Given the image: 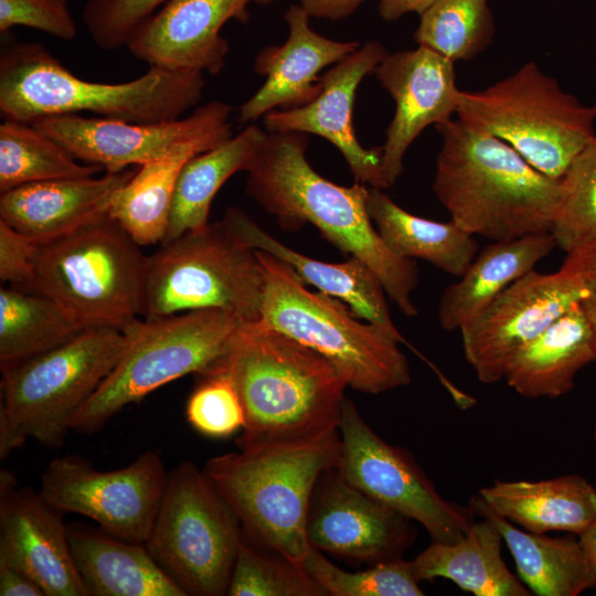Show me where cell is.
Segmentation results:
<instances>
[{
    "instance_id": "38",
    "label": "cell",
    "mask_w": 596,
    "mask_h": 596,
    "mask_svg": "<svg viewBox=\"0 0 596 596\" xmlns=\"http://www.w3.org/2000/svg\"><path fill=\"white\" fill-rule=\"evenodd\" d=\"M227 595L327 596L302 567L251 543L244 535L233 566Z\"/></svg>"
},
{
    "instance_id": "31",
    "label": "cell",
    "mask_w": 596,
    "mask_h": 596,
    "mask_svg": "<svg viewBox=\"0 0 596 596\" xmlns=\"http://www.w3.org/2000/svg\"><path fill=\"white\" fill-rule=\"evenodd\" d=\"M221 142L209 138L183 141L162 157L139 166L115 192L107 213L139 246L161 244L182 168L194 156Z\"/></svg>"
},
{
    "instance_id": "28",
    "label": "cell",
    "mask_w": 596,
    "mask_h": 596,
    "mask_svg": "<svg viewBox=\"0 0 596 596\" xmlns=\"http://www.w3.org/2000/svg\"><path fill=\"white\" fill-rule=\"evenodd\" d=\"M478 493L496 513L533 533L562 531L578 536L596 519V488L579 475L496 480Z\"/></svg>"
},
{
    "instance_id": "37",
    "label": "cell",
    "mask_w": 596,
    "mask_h": 596,
    "mask_svg": "<svg viewBox=\"0 0 596 596\" xmlns=\"http://www.w3.org/2000/svg\"><path fill=\"white\" fill-rule=\"evenodd\" d=\"M304 571L324 590L327 596H422L412 561L397 557L370 565L356 572L332 564L322 552L311 549Z\"/></svg>"
},
{
    "instance_id": "50",
    "label": "cell",
    "mask_w": 596,
    "mask_h": 596,
    "mask_svg": "<svg viewBox=\"0 0 596 596\" xmlns=\"http://www.w3.org/2000/svg\"><path fill=\"white\" fill-rule=\"evenodd\" d=\"M594 439L596 440V427H595V430H594Z\"/></svg>"
},
{
    "instance_id": "45",
    "label": "cell",
    "mask_w": 596,
    "mask_h": 596,
    "mask_svg": "<svg viewBox=\"0 0 596 596\" xmlns=\"http://www.w3.org/2000/svg\"><path fill=\"white\" fill-rule=\"evenodd\" d=\"M1 596H45L40 585L24 572L0 562Z\"/></svg>"
},
{
    "instance_id": "12",
    "label": "cell",
    "mask_w": 596,
    "mask_h": 596,
    "mask_svg": "<svg viewBox=\"0 0 596 596\" xmlns=\"http://www.w3.org/2000/svg\"><path fill=\"white\" fill-rule=\"evenodd\" d=\"M243 531L238 518L190 460L168 473L145 542L156 562L189 595H227Z\"/></svg>"
},
{
    "instance_id": "48",
    "label": "cell",
    "mask_w": 596,
    "mask_h": 596,
    "mask_svg": "<svg viewBox=\"0 0 596 596\" xmlns=\"http://www.w3.org/2000/svg\"><path fill=\"white\" fill-rule=\"evenodd\" d=\"M578 540L596 576V519L578 535Z\"/></svg>"
},
{
    "instance_id": "22",
    "label": "cell",
    "mask_w": 596,
    "mask_h": 596,
    "mask_svg": "<svg viewBox=\"0 0 596 596\" xmlns=\"http://www.w3.org/2000/svg\"><path fill=\"white\" fill-rule=\"evenodd\" d=\"M309 18L301 6H291L285 13L286 41L257 54L254 71L266 79L240 106L241 123L255 121L278 107L288 109L309 103L320 91V72L361 46L355 41H336L317 33Z\"/></svg>"
},
{
    "instance_id": "32",
    "label": "cell",
    "mask_w": 596,
    "mask_h": 596,
    "mask_svg": "<svg viewBox=\"0 0 596 596\" xmlns=\"http://www.w3.org/2000/svg\"><path fill=\"white\" fill-rule=\"evenodd\" d=\"M368 212L387 247L409 259L428 262L460 277L478 254L475 236L453 220L436 222L414 215L396 204L383 189H369Z\"/></svg>"
},
{
    "instance_id": "6",
    "label": "cell",
    "mask_w": 596,
    "mask_h": 596,
    "mask_svg": "<svg viewBox=\"0 0 596 596\" xmlns=\"http://www.w3.org/2000/svg\"><path fill=\"white\" fill-rule=\"evenodd\" d=\"M257 256L264 275L259 322L321 354L355 391L375 395L411 382L400 348L404 338L356 317L338 298L310 291L276 256L264 251Z\"/></svg>"
},
{
    "instance_id": "5",
    "label": "cell",
    "mask_w": 596,
    "mask_h": 596,
    "mask_svg": "<svg viewBox=\"0 0 596 596\" xmlns=\"http://www.w3.org/2000/svg\"><path fill=\"white\" fill-rule=\"evenodd\" d=\"M204 83L202 73L158 66L125 83L89 82L70 72L44 45L15 41L0 54V114L29 124L81 111L132 123L167 121L200 102Z\"/></svg>"
},
{
    "instance_id": "33",
    "label": "cell",
    "mask_w": 596,
    "mask_h": 596,
    "mask_svg": "<svg viewBox=\"0 0 596 596\" xmlns=\"http://www.w3.org/2000/svg\"><path fill=\"white\" fill-rule=\"evenodd\" d=\"M266 135L263 128L251 125L184 164L174 189L168 232L161 244L209 224L214 196L233 174L246 170Z\"/></svg>"
},
{
    "instance_id": "34",
    "label": "cell",
    "mask_w": 596,
    "mask_h": 596,
    "mask_svg": "<svg viewBox=\"0 0 596 596\" xmlns=\"http://www.w3.org/2000/svg\"><path fill=\"white\" fill-rule=\"evenodd\" d=\"M85 329L52 298L19 287H1L0 366L45 352Z\"/></svg>"
},
{
    "instance_id": "4",
    "label": "cell",
    "mask_w": 596,
    "mask_h": 596,
    "mask_svg": "<svg viewBox=\"0 0 596 596\" xmlns=\"http://www.w3.org/2000/svg\"><path fill=\"white\" fill-rule=\"evenodd\" d=\"M340 462L337 430L238 447L207 459L203 471L235 512L246 540L302 567L312 549L307 522L316 487Z\"/></svg>"
},
{
    "instance_id": "3",
    "label": "cell",
    "mask_w": 596,
    "mask_h": 596,
    "mask_svg": "<svg viewBox=\"0 0 596 596\" xmlns=\"http://www.w3.org/2000/svg\"><path fill=\"white\" fill-rule=\"evenodd\" d=\"M436 128L443 141L433 190L450 220L491 241L551 232L561 179L543 174L507 142L460 119Z\"/></svg>"
},
{
    "instance_id": "29",
    "label": "cell",
    "mask_w": 596,
    "mask_h": 596,
    "mask_svg": "<svg viewBox=\"0 0 596 596\" xmlns=\"http://www.w3.org/2000/svg\"><path fill=\"white\" fill-rule=\"evenodd\" d=\"M469 507L476 517L491 521L511 553L518 576L538 596H577L596 587L594 575L578 539L547 536L518 528L496 513L479 496Z\"/></svg>"
},
{
    "instance_id": "14",
    "label": "cell",
    "mask_w": 596,
    "mask_h": 596,
    "mask_svg": "<svg viewBox=\"0 0 596 596\" xmlns=\"http://www.w3.org/2000/svg\"><path fill=\"white\" fill-rule=\"evenodd\" d=\"M159 450L142 453L128 466L100 471L86 459L54 458L41 476L40 494L62 513H76L116 538L145 543L168 479Z\"/></svg>"
},
{
    "instance_id": "20",
    "label": "cell",
    "mask_w": 596,
    "mask_h": 596,
    "mask_svg": "<svg viewBox=\"0 0 596 596\" xmlns=\"http://www.w3.org/2000/svg\"><path fill=\"white\" fill-rule=\"evenodd\" d=\"M373 73L395 103L381 157L387 189L402 174L404 156L419 134L456 114L459 89L454 63L424 46L387 53Z\"/></svg>"
},
{
    "instance_id": "13",
    "label": "cell",
    "mask_w": 596,
    "mask_h": 596,
    "mask_svg": "<svg viewBox=\"0 0 596 596\" xmlns=\"http://www.w3.org/2000/svg\"><path fill=\"white\" fill-rule=\"evenodd\" d=\"M344 479L424 526L432 542L455 543L476 521L471 508L444 499L405 449L381 438L345 398L339 423Z\"/></svg>"
},
{
    "instance_id": "49",
    "label": "cell",
    "mask_w": 596,
    "mask_h": 596,
    "mask_svg": "<svg viewBox=\"0 0 596 596\" xmlns=\"http://www.w3.org/2000/svg\"><path fill=\"white\" fill-rule=\"evenodd\" d=\"M253 1L257 2L258 4H267L274 0H253Z\"/></svg>"
},
{
    "instance_id": "26",
    "label": "cell",
    "mask_w": 596,
    "mask_h": 596,
    "mask_svg": "<svg viewBox=\"0 0 596 596\" xmlns=\"http://www.w3.org/2000/svg\"><path fill=\"white\" fill-rule=\"evenodd\" d=\"M594 361L595 332L578 305L529 342L503 379L523 397L556 398L572 391L577 372Z\"/></svg>"
},
{
    "instance_id": "36",
    "label": "cell",
    "mask_w": 596,
    "mask_h": 596,
    "mask_svg": "<svg viewBox=\"0 0 596 596\" xmlns=\"http://www.w3.org/2000/svg\"><path fill=\"white\" fill-rule=\"evenodd\" d=\"M419 15L415 42L453 63L476 56L494 33L488 0H436Z\"/></svg>"
},
{
    "instance_id": "10",
    "label": "cell",
    "mask_w": 596,
    "mask_h": 596,
    "mask_svg": "<svg viewBox=\"0 0 596 596\" xmlns=\"http://www.w3.org/2000/svg\"><path fill=\"white\" fill-rule=\"evenodd\" d=\"M456 114L557 180L596 136V105H584L565 93L532 62L482 91H459Z\"/></svg>"
},
{
    "instance_id": "39",
    "label": "cell",
    "mask_w": 596,
    "mask_h": 596,
    "mask_svg": "<svg viewBox=\"0 0 596 596\" xmlns=\"http://www.w3.org/2000/svg\"><path fill=\"white\" fill-rule=\"evenodd\" d=\"M562 199L551 233L566 253L596 238V136L561 178Z\"/></svg>"
},
{
    "instance_id": "27",
    "label": "cell",
    "mask_w": 596,
    "mask_h": 596,
    "mask_svg": "<svg viewBox=\"0 0 596 596\" xmlns=\"http://www.w3.org/2000/svg\"><path fill=\"white\" fill-rule=\"evenodd\" d=\"M556 246L551 232L492 241L478 252L459 280L441 294L437 310L439 326L446 331L460 330Z\"/></svg>"
},
{
    "instance_id": "24",
    "label": "cell",
    "mask_w": 596,
    "mask_h": 596,
    "mask_svg": "<svg viewBox=\"0 0 596 596\" xmlns=\"http://www.w3.org/2000/svg\"><path fill=\"white\" fill-rule=\"evenodd\" d=\"M222 220L244 245L284 260L305 284L343 301L356 317L403 338L391 317L381 280L361 259L351 256L342 263H327L306 256L276 240L237 207H228Z\"/></svg>"
},
{
    "instance_id": "18",
    "label": "cell",
    "mask_w": 596,
    "mask_h": 596,
    "mask_svg": "<svg viewBox=\"0 0 596 596\" xmlns=\"http://www.w3.org/2000/svg\"><path fill=\"white\" fill-rule=\"evenodd\" d=\"M40 492L0 473V562L34 579L45 596H89L74 564L67 524Z\"/></svg>"
},
{
    "instance_id": "30",
    "label": "cell",
    "mask_w": 596,
    "mask_h": 596,
    "mask_svg": "<svg viewBox=\"0 0 596 596\" xmlns=\"http://www.w3.org/2000/svg\"><path fill=\"white\" fill-rule=\"evenodd\" d=\"M502 535L489 520L475 521L455 543L432 542L413 561L419 582L446 578L476 596H529L532 593L507 567Z\"/></svg>"
},
{
    "instance_id": "16",
    "label": "cell",
    "mask_w": 596,
    "mask_h": 596,
    "mask_svg": "<svg viewBox=\"0 0 596 596\" xmlns=\"http://www.w3.org/2000/svg\"><path fill=\"white\" fill-rule=\"evenodd\" d=\"M231 113L226 103L212 100L185 117L167 121L132 123L68 114L41 118L32 125L79 161L114 173L158 159L183 141L228 139L233 136Z\"/></svg>"
},
{
    "instance_id": "11",
    "label": "cell",
    "mask_w": 596,
    "mask_h": 596,
    "mask_svg": "<svg viewBox=\"0 0 596 596\" xmlns=\"http://www.w3.org/2000/svg\"><path fill=\"white\" fill-rule=\"evenodd\" d=\"M263 294L257 251L244 245L221 220L161 244L148 256L141 315L222 309L251 323L260 318Z\"/></svg>"
},
{
    "instance_id": "1",
    "label": "cell",
    "mask_w": 596,
    "mask_h": 596,
    "mask_svg": "<svg viewBox=\"0 0 596 596\" xmlns=\"http://www.w3.org/2000/svg\"><path fill=\"white\" fill-rule=\"evenodd\" d=\"M308 135L269 132L247 164L245 191L285 230L309 223L348 257L364 262L387 297L406 317L418 311L412 295L418 285L413 259L393 253L368 212L369 189L356 182L339 185L307 160Z\"/></svg>"
},
{
    "instance_id": "25",
    "label": "cell",
    "mask_w": 596,
    "mask_h": 596,
    "mask_svg": "<svg viewBox=\"0 0 596 596\" xmlns=\"http://www.w3.org/2000/svg\"><path fill=\"white\" fill-rule=\"evenodd\" d=\"M67 535L74 564L89 596H188L145 543L84 524H67Z\"/></svg>"
},
{
    "instance_id": "43",
    "label": "cell",
    "mask_w": 596,
    "mask_h": 596,
    "mask_svg": "<svg viewBox=\"0 0 596 596\" xmlns=\"http://www.w3.org/2000/svg\"><path fill=\"white\" fill-rule=\"evenodd\" d=\"M38 244L0 220V279L13 287L26 288L34 273Z\"/></svg>"
},
{
    "instance_id": "47",
    "label": "cell",
    "mask_w": 596,
    "mask_h": 596,
    "mask_svg": "<svg viewBox=\"0 0 596 596\" xmlns=\"http://www.w3.org/2000/svg\"><path fill=\"white\" fill-rule=\"evenodd\" d=\"M436 0H380L379 13L385 21H395L411 12L422 13Z\"/></svg>"
},
{
    "instance_id": "42",
    "label": "cell",
    "mask_w": 596,
    "mask_h": 596,
    "mask_svg": "<svg viewBox=\"0 0 596 596\" xmlns=\"http://www.w3.org/2000/svg\"><path fill=\"white\" fill-rule=\"evenodd\" d=\"M17 25L65 41L77 34L67 0H0V32L7 33Z\"/></svg>"
},
{
    "instance_id": "21",
    "label": "cell",
    "mask_w": 596,
    "mask_h": 596,
    "mask_svg": "<svg viewBox=\"0 0 596 596\" xmlns=\"http://www.w3.org/2000/svg\"><path fill=\"white\" fill-rule=\"evenodd\" d=\"M253 0H169L131 35L126 47L149 66L217 75L228 43L221 29L247 21Z\"/></svg>"
},
{
    "instance_id": "17",
    "label": "cell",
    "mask_w": 596,
    "mask_h": 596,
    "mask_svg": "<svg viewBox=\"0 0 596 596\" xmlns=\"http://www.w3.org/2000/svg\"><path fill=\"white\" fill-rule=\"evenodd\" d=\"M310 546L370 565L402 557L415 540L411 520L348 482L338 468L316 487L307 522Z\"/></svg>"
},
{
    "instance_id": "35",
    "label": "cell",
    "mask_w": 596,
    "mask_h": 596,
    "mask_svg": "<svg viewBox=\"0 0 596 596\" xmlns=\"http://www.w3.org/2000/svg\"><path fill=\"white\" fill-rule=\"evenodd\" d=\"M82 162L32 124L4 119L0 125V193L34 182L92 178L104 169Z\"/></svg>"
},
{
    "instance_id": "40",
    "label": "cell",
    "mask_w": 596,
    "mask_h": 596,
    "mask_svg": "<svg viewBox=\"0 0 596 596\" xmlns=\"http://www.w3.org/2000/svg\"><path fill=\"white\" fill-rule=\"evenodd\" d=\"M201 377L187 403L189 424L200 434L213 438L228 437L242 429L244 408L230 376L215 371Z\"/></svg>"
},
{
    "instance_id": "19",
    "label": "cell",
    "mask_w": 596,
    "mask_h": 596,
    "mask_svg": "<svg viewBox=\"0 0 596 596\" xmlns=\"http://www.w3.org/2000/svg\"><path fill=\"white\" fill-rule=\"evenodd\" d=\"M386 54L380 42H366L321 76L320 91L309 103L266 114L267 131L320 136L341 152L356 182L386 189L381 170L382 147L364 148L353 129L356 89Z\"/></svg>"
},
{
    "instance_id": "8",
    "label": "cell",
    "mask_w": 596,
    "mask_h": 596,
    "mask_svg": "<svg viewBox=\"0 0 596 596\" xmlns=\"http://www.w3.org/2000/svg\"><path fill=\"white\" fill-rule=\"evenodd\" d=\"M148 256L106 212L38 244L26 290L43 294L86 328L124 330L142 312Z\"/></svg>"
},
{
    "instance_id": "2",
    "label": "cell",
    "mask_w": 596,
    "mask_h": 596,
    "mask_svg": "<svg viewBox=\"0 0 596 596\" xmlns=\"http://www.w3.org/2000/svg\"><path fill=\"white\" fill-rule=\"evenodd\" d=\"M215 371L230 376L244 408L237 447L339 428L348 387L342 376L321 354L259 321L241 323L209 373Z\"/></svg>"
},
{
    "instance_id": "44",
    "label": "cell",
    "mask_w": 596,
    "mask_h": 596,
    "mask_svg": "<svg viewBox=\"0 0 596 596\" xmlns=\"http://www.w3.org/2000/svg\"><path fill=\"white\" fill-rule=\"evenodd\" d=\"M562 268L578 276L586 295L581 306L585 311L596 337V238L566 253Z\"/></svg>"
},
{
    "instance_id": "41",
    "label": "cell",
    "mask_w": 596,
    "mask_h": 596,
    "mask_svg": "<svg viewBox=\"0 0 596 596\" xmlns=\"http://www.w3.org/2000/svg\"><path fill=\"white\" fill-rule=\"evenodd\" d=\"M169 0H87L82 20L102 50L126 47L131 35Z\"/></svg>"
},
{
    "instance_id": "9",
    "label": "cell",
    "mask_w": 596,
    "mask_h": 596,
    "mask_svg": "<svg viewBox=\"0 0 596 596\" xmlns=\"http://www.w3.org/2000/svg\"><path fill=\"white\" fill-rule=\"evenodd\" d=\"M241 321L222 309L137 318L123 332L115 368L73 419L72 430L94 434L129 404L187 374H207L226 353Z\"/></svg>"
},
{
    "instance_id": "15",
    "label": "cell",
    "mask_w": 596,
    "mask_h": 596,
    "mask_svg": "<svg viewBox=\"0 0 596 596\" xmlns=\"http://www.w3.org/2000/svg\"><path fill=\"white\" fill-rule=\"evenodd\" d=\"M585 295L578 276L562 267L551 274L533 269L511 284L460 328L464 355L477 379L502 380L513 358Z\"/></svg>"
},
{
    "instance_id": "46",
    "label": "cell",
    "mask_w": 596,
    "mask_h": 596,
    "mask_svg": "<svg viewBox=\"0 0 596 596\" xmlns=\"http://www.w3.org/2000/svg\"><path fill=\"white\" fill-rule=\"evenodd\" d=\"M366 0H300L309 17L340 20L352 14Z\"/></svg>"
},
{
    "instance_id": "23",
    "label": "cell",
    "mask_w": 596,
    "mask_h": 596,
    "mask_svg": "<svg viewBox=\"0 0 596 596\" xmlns=\"http://www.w3.org/2000/svg\"><path fill=\"white\" fill-rule=\"evenodd\" d=\"M134 174L60 179L13 188L0 195V220L36 244L63 236L106 213L115 192Z\"/></svg>"
},
{
    "instance_id": "7",
    "label": "cell",
    "mask_w": 596,
    "mask_h": 596,
    "mask_svg": "<svg viewBox=\"0 0 596 596\" xmlns=\"http://www.w3.org/2000/svg\"><path fill=\"white\" fill-rule=\"evenodd\" d=\"M126 343L119 329L92 327L45 352L1 365V460L28 438L60 447L74 417L115 368Z\"/></svg>"
}]
</instances>
